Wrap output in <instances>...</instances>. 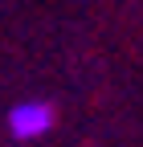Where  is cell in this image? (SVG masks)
<instances>
[{
    "instance_id": "cell-1",
    "label": "cell",
    "mask_w": 143,
    "mask_h": 147,
    "mask_svg": "<svg viewBox=\"0 0 143 147\" xmlns=\"http://www.w3.org/2000/svg\"><path fill=\"white\" fill-rule=\"evenodd\" d=\"M53 119H57V110L45 98H29L8 110V131L12 139H41L45 131H53Z\"/></svg>"
}]
</instances>
